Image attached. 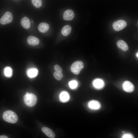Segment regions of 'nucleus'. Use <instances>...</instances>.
<instances>
[{
    "label": "nucleus",
    "mask_w": 138,
    "mask_h": 138,
    "mask_svg": "<svg viewBox=\"0 0 138 138\" xmlns=\"http://www.w3.org/2000/svg\"><path fill=\"white\" fill-rule=\"evenodd\" d=\"M134 137L133 135L131 133H126L123 134L122 136L123 138H133Z\"/></svg>",
    "instance_id": "nucleus-22"
},
{
    "label": "nucleus",
    "mask_w": 138,
    "mask_h": 138,
    "mask_svg": "<svg viewBox=\"0 0 138 138\" xmlns=\"http://www.w3.org/2000/svg\"><path fill=\"white\" fill-rule=\"evenodd\" d=\"M126 26L127 23L125 21L120 20L114 22L112 25V27L115 30L119 31L124 28Z\"/></svg>",
    "instance_id": "nucleus-4"
},
{
    "label": "nucleus",
    "mask_w": 138,
    "mask_h": 138,
    "mask_svg": "<svg viewBox=\"0 0 138 138\" xmlns=\"http://www.w3.org/2000/svg\"><path fill=\"white\" fill-rule=\"evenodd\" d=\"M54 69L56 71L62 73V69L61 67L58 65H55L54 67Z\"/></svg>",
    "instance_id": "nucleus-23"
},
{
    "label": "nucleus",
    "mask_w": 138,
    "mask_h": 138,
    "mask_svg": "<svg viewBox=\"0 0 138 138\" xmlns=\"http://www.w3.org/2000/svg\"><path fill=\"white\" fill-rule=\"evenodd\" d=\"M4 74L7 77H10L12 74V70L10 67H6L4 71Z\"/></svg>",
    "instance_id": "nucleus-18"
},
{
    "label": "nucleus",
    "mask_w": 138,
    "mask_h": 138,
    "mask_svg": "<svg viewBox=\"0 0 138 138\" xmlns=\"http://www.w3.org/2000/svg\"><path fill=\"white\" fill-rule=\"evenodd\" d=\"M69 85L70 87L72 89L76 88L77 86V83L75 80H72L69 82Z\"/></svg>",
    "instance_id": "nucleus-21"
},
{
    "label": "nucleus",
    "mask_w": 138,
    "mask_h": 138,
    "mask_svg": "<svg viewBox=\"0 0 138 138\" xmlns=\"http://www.w3.org/2000/svg\"><path fill=\"white\" fill-rule=\"evenodd\" d=\"M42 130L50 138L55 137V134L52 130L49 128L46 127H43L42 129Z\"/></svg>",
    "instance_id": "nucleus-11"
},
{
    "label": "nucleus",
    "mask_w": 138,
    "mask_h": 138,
    "mask_svg": "<svg viewBox=\"0 0 138 138\" xmlns=\"http://www.w3.org/2000/svg\"><path fill=\"white\" fill-rule=\"evenodd\" d=\"M117 44L118 47L123 51H126L128 49L129 47L127 44L123 40L118 41Z\"/></svg>",
    "instance_id": "nucleus-15"
},
{
    "label": "nucleus",
    "mask_w": 138,
    "mask_h": 138,
    "mask_svg": "<svg viewBox=\"0 0 138 138\" xmlns=\"http://www.w3.org/2000/svg\"><path fill=\"white\" fill-rule=\"evenodd\" d=\"M33 5L36 8L40 7L42 5V0H31Z\"/></svg>",
    "instance_id": "nucleus-19"
},
{
    "label": "nucleus",
    "mask_w": 138,
    "mask_h": 138,
    "mask_svg": "<svg viewBox=\"0 0 138 138\" xmlns=\"http://www.w3.org/2000/svg\"><path fill=\"white\" fill-rule=\"evenodd\" d=\"M38 28L40 32L44 33L47 32L49 30V24L47 23L42 22L38 25Z\"/></svg>",
    "instance_id": "nucleus-12"
},
{
    "label": "nucleus",
    "mask_w": 138,
    "mask_h": 138,
    "mask_svg": "<svg viewBox=\"0 0 138 138\" xmlns=\"http://www.w3.org/2000/svg\"><path fill=\"white\" fill-rule=\"evenodd\" d=\"M53 76L55 79L57 80H61L63 76L62 73L56 71L54 72Z\"/></svg>",
    "instance_id": "nucleus-20"
},
{
    "label": "nucleus",
    "mask_w": 138,
    "mask_h": 138,
    "mask_svg": "<svg viewBox=\"0 0 138 138\" xmlns=\"http://www.w3.org/2000/svg\"><path fill=\"white\" fill-rule=\"evenodd\" d=\"M24 102L29 107H32L35 105L37 101L36 96L34 94L27 92L24 97Z\"/></svg>",
    "instance_id": "nucleus-2"
},
{
    "label": "nucleus",
    "mask_w": 138,
    "mask_h": 138,
    "mask_svg": "<svg viewBox=\"0 0 138 138\" xmlns=\"http://www.w3.org/2000/svg\"><path fill=\"white\" fill-rule=\"evenodd\" d=\"M74 17V14L73 11L70 9L65 11L63 14V18L66 20H71L73 19Z\"/></svg>",
    "instance_id": "nucleus-8"
},
{
    "label": "nucleus",
    "mask_w": 138,
    "mask_h": 138,
    "mask_svg": "<svg viewBox=\"0 0 138 138\" xmlns=\"http://www.w3.org/2000/svg\"><path fill=\"white\" fill-rule=\"evenodd\" d=\"M72 30V28L70 26L67 25L64 26L61 30L62 34L64 36H66L70 33Z\"/></svg>",
    "instance_id": "nucleus-16"
},
{
    "label": "nucleus",
    "mask_w": 138,
    "mask_h": 138,
    "mask_svg": "<svg viewBox=\"0 0 138 138\" xmlns=\"http://www.w3.org/2000/svg\"><path fill=\"white\" fill-rule=\"evenodd\" d=\"M13 19V16L11 13L9 12H7L1 18L0 23L2 25H5L11 22Z\"/></svg>",
    "instance_id": "nucleus-5"
},
{
    "label": "nucleus",
    "mask_w": 138,
    "mask_h": 138,
    "mask_svg": "<svg viewBox=\"0 0 138 138\" xmlns=\"http://www.w3.org/2000/svg\"><path fill=\"white\" fill-rule=\"evenodd\" d=\"M104 83L103 81L100 79H96L93 82L94 87L97 89L102 88L104 87Z\"/></svg>",
    "instance_id": "nucleus-10"
},
{
    "label": "nucleus",
    "mask_w": 138,
    "mask_h": 138,
    "mask_svg": "<svg viewBox=\"0 0 138 138\" xmlns=\"http://www.w3.org/2000/svg\"><path fill=\"white\" fill-rule=\"evenodd\" d=\"M123 88L126 92L128 93L132 92L134 89V86L133 84L128 81H125L123 84Z\"/></svg>",
    "instance_id": "nucleus-6"
},
{
    "label": "nucleus",
    "mask_w": 138,
    "mask_h": 138,
    "mask_svg": "<svg viewBox=\"0 0 138 138\" xmlns=\"http://www.w3.org/2000/svg\"><path fill=\"white\" fill-rule=\"evenodd\" d=\"M88 107L90 109L94 110H98L101 107V105L98 101L92 100L90 101L88 103Z\"/></svg>",
    "instance_id": "nucleus-7"
},
{
    "label": "nucleus",
    "mask_w": 138,
    "mask_h": 138,
    "mask_svg": "<svg viewBox=\"0 0 138 138\" xmlns=\"http://www.w3.org/2000/svg\"><path fill=\"white\" fill-rule=\"evenodd\" d=\"M8 137L5 135H0V138H8Z\"/></svg>",
    "instance_id": "nucleus-24"
},
{
    "label": "nucleus",
    "mask_w": 138,
    "mask_h": 138,
    "mask_svg": "<svg viewBox=\"0 0 138 138\" xmlns=\"http://www.w3.org/2000/svg\"><path fill=\"white\" fill-rule=\"evenodd\" d=\"M27 41L29 45L32 46L38 45L39 43V39L37 37L33 36H29L27 39Z\"/></svg>",
    "instance_id": "nucleus-9"
},
{
    "label": "nucleus",
    "mask_w": 138,
    "mask_h": 138,
    "mask_svg": "<svg viewBox=\"0 0 138 138\" xmlns=\"http://www.w3.org/2000/svg\"><path fill=\"white\" fill-rule=\"evenodd\" d=\"M38 73V70L35 68H31L28 70L27 73L28 76L31 78L36 76Z\"/></svg>",
    "instance_id": "nucleus-17"
},
{
    "label": "nucleus",
    "mask_w": 138,
    "mask_h": 138,
    "mask_svg": "<svg viewBox=\"0 0 138 138\" xmlns=\"http://www.w3.org/2000/svg\"><path fill=\"white\" fill-rule=\"evenodd\" d=\"M84 65L83 62L77 61L73 63L71 67V70L75 75H78L80 71L84 68Z\"/></svg>",
    "instance_id": "nucleus-3"
},
{
    "label": "nucleus",
    "mask_w": 138,
    "mask_h": 138,
    "mask_svg": "<svg viewBox=\"0 0 138 138\" xmlns=\"http://www.w3.org/2000/svg\"><path fill=\"white\" fill-rule=\"evenodd\" d=\"M60 101L63 102H67L70 99V95L68 93L65 91L62 92L60 95Z\"/></svg>",
    "instance_id": "nucleus-13"
},
{
    "label": "nucleus",
    "mask_w": 138,
    "mask_h": 138,
    "mask_svg": "<svg viewBox=\"0 0 138 138\" xmlns=\"http://www.w3.org/2000/svg\"><path fill=\"white\" fill-rule=\"evenodd\" d=\"M31 23H33V21L32 20H31Z\"/></svg>",
    "instance_id": "nucleus-25"
},
{
    "label": "nucleus",
    "mask_w": 138,
    "mask_h": 138,
    "mask_svg": "<svg viewBox=\"0 0 138 138\" xmlns=\"http://www.w3.org/2000/svg\"><path fill=\"white\" fill-rule=\"evenodd\" d=\"M21 24L24 28L26 29H28L30 27V20L28 18L25 17L21 19Z\"/></svg>",
    "instance_id": "nucleus-14"
},
{
    "label": "nucleus",
    "mask_w": 138,
    "mask_h": 138,
    "mask_svg": "<svg viewBox=\"0 0 138 138\" xmlns=\"http://www.w3.org/2000/svg\"><path fill=\"white\" fill-rule=\"evenodd\" d=\"M137 56L138 57V53H137Z\"/></svg>",
    "instance_id": "nucleus-26"
},
{
    "label": "nucleus",
    "mask_w": 138,
    "mask_h": 138,
    "mask_svg": "<svg viewBox=\"0 0 138 138\" xmlns=\"http://www.w3.org/2000/svg\"><path fill=\"white\" fill-rule=\"evenodd\" d=\"M3 117L5 121L12 123H15L18 119L16 114L11 110H7L4 112L3 114Z\"/></svg>",
    "instance_id": "nucleus-1"
}]
</instances>
